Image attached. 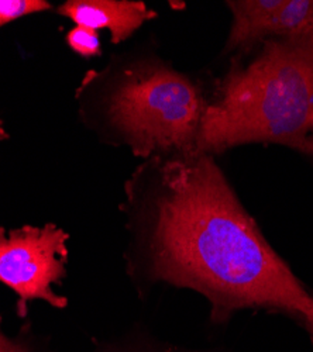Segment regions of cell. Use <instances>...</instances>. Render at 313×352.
Wrapping results in <instances>:
<instances>
[{"mask_svg":"<svg viewBox=\"0 0 313 352\" xmlns=\"http://www.w3.org/2000/svg\"><path fill=\"white\" fill-rule=\"evenodd\" d=\"M125 212L136 280L201 293L215 322L244 309L299 320L310 314L313 295L266 240L212 155L147 158L126 184Z\"/></svg>","mask_w":313,"mask_h":352,"instance_id":"1","label":"cell"},{"mask_svg":"<svg viewBox=\"0 0 313 352\" xmlns=\"http://www.w3.org/2000/svg\"><path fill=\"white\" fill-rule=\"evenodd\" d=\"M313 133V40H266L247 65L233 61L208 96L197 154L275 142L296 148Z\"/></svg>","mask_w":313,"mask_h":352,"instance_id":"2","label":"cell"},{"mask_svg":"<svg viewBox=\"0 0 313 352\" xmlns=\"http://www.w3.org/2000/svg\"><path fill=\"white\" fill-rule=\"evenodd\" d=\"M100 109L113 140L143 158L195 153L208 95L161 60H133L106 69Z\"/></svg>","mask_w":313,"mask_h":352,"instance_id":"3","label":"cell"},{"mask_svg":"<svg viewBox=\"0 0 313 352\" xmlns=\"http://www.w3.org/2000/svg\"><path fill=\"white\" fill-rule=\"evenodd\" d=\"M69 234L52 223L44 227H0V283L17 295V316L25 317L28 302L43 300L65 309L68 299L56 295L54 283L67 276Z\"/></svg>","mask_w":313,"mask_h":352,"instance_id":"4","label":"cell"},{"mask_svg":"<svg viewBox=\"0 0 313 352\" xmlns=\"http://www.w3.org/2000/svg\"><path fill=\"white\" fill-rule=\"evenodd\" d=\"M233 21L224 52L250 51L266 40H313V0H229Z\"/></svg>","mask_w":313,"mask_h":352,"instance_id":"5","label":"cell"},{"mask_svg":"<svg viewBox=\"0 0 313 352\" xmlns=\"http://www.w3.org/2000/svg\"><path fill=\"white\" fill-rule=\"evenodd\" d=\"M56 13L71 19L76 25L92 30H107L113 44L130 38L146 21L157 13L143 2L127 0H68Z\"/></svg>","mask_w":313,"mask_h":352,"instance_id":"6","label":"cell"},{"mask_svg":"<svg viewBox=\"0 0 313 352\" xmlns=\"http://www.w3.org/2000/svg\"><path fill=\"white\" fill-rule=\"evenodd\" d=\"M88 352H226L219 349H197L162 341L146 331H130L123 337L94 342Z\"/></svg>","mask_w":313,"mask_h":352,"instance_id":"7","label":"cell"},{"mask_svg":"<svg viewBox=\"0 0 313 352\" xmlns=\"http://www.w3.org/2000/svg\"><path fill=\"white\" fill-rule=\"evenodd\" d=\"M67 44L74 52L85 58L98 56L102 54V45L98 32L83 25H75L74 28H71L67 34Z\"/></svg>","mask_w":313,"mask_h":352,"instance_id":"8","label":"cell"},{"mask_svg":"<svg viewBox=\"0 0 313 352\" xmlns=\"http://www.w3.org/2000/svg\"><path fill=\"white\" fill-rule=\"evenodd\" d=\"M50 8L51 5L45 0H0V27Z\"/></svg>","mask_w":313,"mask_h":352,"instance_id":"9","label":"cell"},{"mask_svg":"<svg viewBox=\"0 0 313 352\" xmlns=\"http://www.w3.org/2000/svg\"><path fill=\"white\" fill-rule=\"evenodd\" d=\"M0 352H32L28 345L21 337L10 338L2 330V316H0Z\"/></svg>","mask_w":313,"mask_h":352,"instance_id":"10","label":"cell"},{"mask_svg":"<svg viewBox=\"0 0 313 352\" xmlns=\"http://www.w3.org/2000/svg\"><path fill=\"white\" fill-rule=\"evenodd\" d=\"M295 150H298V151H301V153H303V154H307V155H312V157H313V133L309 134V135L296 146Z\"/></svg>","mask_w":313,"mask_h":352,"instance_id":"11","label":"cell"},{"mask_svg":"<svg viewBox=\"0 0 313 352\" xmlns=\"http://www.w3.org/2000/svg\"><path fill=\"white\" fill-rule=\"evenodd\" d=\"M302 324H303V327L307 330V333L310 334V337H312V340H313V309H312L310 314L306 316V317L302 320Z\"/></svg>","mask_w":313,"mask_h":352,"instance_id":"12","label":"cell"},{"mask_svg":"<svg viewBox=\"0 0 313 352\" xmlns=\"http://www.w3.org/2000/svg\"><path fill=\"white\" fill-rule=\"evenodd\" d=\"M9 138V134L6 133L5 127H3V120L0 119V141H5Z\"/></svg>","mask_w":313,"mask_h":352,"instance_id":"13","label":"cell"}]
</instances>
